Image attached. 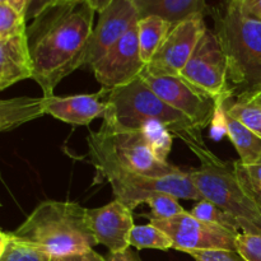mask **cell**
Segmentation results:
<instances>
[{
	"instance_id": "1",
	"label": "cell",
	"mask_w": 261,
	"mask_h": 261,
	"mask_svg": "<svg viewBox=\"0 0 261 261\" xmlns=\"http://www.w3.org/2000/svg\"><path fill=\"white\" fill-rule=\"evenodd\" d=\"M96 10L88 0L46 9L27 27L33 81L43 96H54L58 84L87 65Z\"/></svg>"
},
{
	"instance_id": "2",
	"label": "cell",
	"mask_w": 261,
	"mask_h": 261,
	"mask_svg": "<svg viewBox=\"0 0 261 261\" xmlns=\"http://www.w3.org/2000/svg\"><path fill=\"white\" fill-rule=\"evenodd\" d=\"M214 32L228 65V86L233 98L261 91V23L244 17L233 5L212 8Z\"/></svg>"
},
{
	"instance_id": "3",
	"label": "cell",
	"mask_w": 261,
	"mask_h": 261,
	"mask_svg": "<svg viewBox=\"0 0 261 261\" xmlns=\"http://www.w3.org/2000/svg\"><path fill=\"white\" fill-rule=\"evenodd\" d=\"M102 119L106 124L126 129H137L138 124L144 120H158L173 137L182 140L196 157L209 150L200 127L160 98L140 76L127 86L112 89Z\"/></svg>"
},
{
	"instance_id": "4",
	"label": "cell",
	"mask_w": 261,
	"mask_h": 261,
	"mask_svg": "<svg viewBox=\"0 0 261 261\" xmlns=\"http://www.w3.org/2000/svg\"><path fill=\"white\" fill-rule=\"evenodd\" d=\"M14 232L50 256L87 251L98 245L89 227L87 209L74 201H42Z\"/></svg>"
},
{
	"instance_id": "5",
	"label": "cell",
	"mask_w": 261,
	"mask_h": 261,
	"mask_svg": "<svg viewBox=\"0 0 261 261\" xmlns=\"http://www.w3.org/2000/svg\"><path fill=\"white\" fill-rule=\"evenodd\" d=\"M198 158L200 166L188 171L203 199L236 217L242 232L261 234V208L245 190L233 163L224 162L211 149Z\"/></svg>"
},
{
	"instance_id": "6",
	"label": "cell",
	"mask_w": 261,
	"mask_h": 261,
	"mask_svg": "<svg viewBox=\"0 0 261 261\" xmlns=\"http://www.w3.org/2000/svg\"><path fill=\"white\" fill-rule=\"evenodd\" d=\"M88 157L98 175L110 182L115 199L122 201L132 211L140 204H145L154 191L171 194L185 200H203L188 170L162 177L135 175L120 167L103 150L93 144H88Z\"/></svg>"
},
{
	"instance_id": "7",
	"label": "cell",
	"mask_w": 261,
	"mask_h": 261,
	"mask_svg": "<svg viewBox=\"0 0 261 261\" xmlns=\"http://www.w3.org/2000/svg\"><path fill=\"white\" fill-rule=\"evenodd\" d=\"M87 142L103 150L120 167L135 175L162 177L182 170L170 162L158 161L139 129H126L102 122L98 132H89Z\"/></svg>"
},
{
	"instance_id": "8",
	"label": "cell",
	"mask_w": 261,
	"mask_h": 261,
	"mask_svg": "<svg viewBox=\"0 0 261 261\" xmlns=\"http://www.w3.org/2000/svg\"><path fill=\"white\" fill-rule=\"evenodd\" d=\"M140 78L166 103L180 111L201 130L218 116L222 102L181 75L155 76L143 70Z\"/></svg>"
},
{
	"instance_id": "9",
	"label": "cell",
	"mask_w": 261,
	"mask_h": 261,
	"mask_svg": "<svg viewBox=\"0 0 261 261\" xmlns=\"http://www.w3.org/2000/svg\"><path fill=\"white\" fill-rule=\"evenodd\" d=\"M181 76L198 88L212 94L223 103L233 98L228 86V65L216 32L209 28L204 32L181 71Z\"/></svg>"
},
{
	"instance_id": "10",
	"label": "cell",
	"mask_w": 261,
	"mask_h": 261,
	"mask_svg": "<svg viewBox=\"0 0 261 261\" xmlns=\"http://www.w3.org/2000/svg\"><path fill=\"white\" fill-rule=\"evenodd\" d=\"M149 223L168 234L173 242V249L185 254L212 250L236 251V236L239 233L200 221L189 212L168 219L149 218Z\"/></svg>"
},
{
	"instance_id": "11",
	"label": "cell",
	"mask_w": 261,
	"mask_h": 261,
	"mask_svg": "<svg viewBox=\"0 0 261 261\" xmlns=\"http://www.w3.org/2000/svg\"><path fill=\"white\" fill-rule=\"evenodd\" d=\"M204 14H196L172 25L162 46L147 64L144 71L152 75H181L196 45L206 31Z\"/></svg>"
},
{
	"instance_id": "12",
	"label": "cell",
	"mask_w": 261,
	"mask_h": 261,
	"mask_svg": "<svg viewBox=\"0 0 261 261\" xmlns=\"http://www.w3.org/2000/svg\"><path fill=\"white\" fill-rule=\"evenodd\" d=\"M145 63L140 56L138 23L91 66L102 88L116 89L138 79Z\"/></svg>"
},
{
	"instance_id": "13",
	"label": "cell",
	"mask_w": 261,
	"mask_h": 261,
	"mask_svg": "<svg viewBox=\"0 0 261 261\" xmlns=\"http://www.w3.org/2000/svg\"><path fill=\"white\" fill-rule=\"evenodd\" d=\"M139 19L140 15L133 0H112L99 13L98 22L93 28L87 65L91 68L98 61Z\"/></svg>"
},
{
	"instance_id": "14",
	"label": "cell",
	"mask_w": 261,
	"mask_h": 261,
	"mask_svg": "<svg viewBox=\"0 0 261 261\" xmlns=\"http://www.w3.org/2000/svg\"><path fill=\"white\" fill-rule=\"evenodd\" d=\"M87 218L98 245L110 252L130 249V233L135 227L133 211L122 201L114 199L101 208L87 209Z\"/></svg>"
},
{
	"instance_id": "15",
	"label": "cell",
	"mask_w": 261,
	"mask_h": 261,
	"mask_svg": "<svg viewBox=\"0 0 261 261\" xmlns=\"http://www.w3.org/2000/svg\"><path fill=\"white\" fill-rule=\"evenodd\" d=\"M111 89L101 88L97 93L74 96L47 97L46 111L55 119L70 125H89L93 120L103 117Z\"/></svg>"
},
{
	"instance_id": "16",
	"label": "cell",
	"mask_w": 261,
	"mask_h": 261,
	"mask_svg": "<svg viewBox=\"0 0 261 261\" xmlns=\"http://www.w3.org/2000/svg\"><path fill=\"white\" fill-rule=\"evenodd\" d=\"M30 78L33 79V64L27 33L0 41V89Z\"/></svg>"
},
{
	"instance_id": "17",
	"label": "cell",
	"mask_w": 261,
	"mask_h": 261,
	"mask_svg": "<svg viewBox=\"0 0 261 261\" xmlns=\"http://www.w3.org/2000/svg\"><path fill=\"white\" fill-rule=\"evenodd\" d=\"M140 18L157 15L172 24L196 14H211L206 0H133Z\"/></svg>"
},
{
	"instance_id": "18",
	"label": "cell",
	"mask_w": 261,
	"mask_h": 261,
	"mask_svg": "<svg viewBox=\"0 0 261 261\" xmlns=\"http://www.w3.org/2000/svg\"><path fill=\"white\" fill-rule=\"evenodd\" d=\"M47 97H15L0 102V130L12 132L15 127L47 115Z\"/></svg>"
},
{
	"instance_id": "19",
	"label": "cell",
	"mask_w": 261,
	"mask_h": 261,
	"mask_svg": "<svg viewBox=\"0 0 261 261\" xmlns=\"http://www.w3.org/2000/svg\"><path fill=\"white\" fill-rule=\"evenodd\" d=\"M218 116L223 122L229 140L239 153L240 161L245 165L261 161V138L259 135L232 117L223 106L219 109Z\"/></svg>"
},
{
	"instance_id": "20",
	"label": "cell",
	"mask_w": 261,
	"mask_h": 261,
	"mask_svg": "<svg viewBox=\"0 0 261 261\" xmlns=\"http://www.w3.org/2000/svg\"><path fill=\"white\" fill-rule=\"evenodd\" d=\"M172 25V23L157 15L140 18L138 22V36H139L140 56L145 65L152 61L153 56L160 50Z\"/></svg>"
},
{
	"instance_id": "21",
	"label": "cell",
	"mask_w": 261,
	"mask_h": 261,
	"mask_svg": "<svg viewBox=\"0 0 261 261\" xmlns=\"http://www.w3.org/2000/svg\"><path fill=\"white\" fill-rule=\"evenodd\" d=\"M41 247L18 236L15 232L0 233V261H50Z\"/></svg>"
},
{
	"instance_id": "22",
	"label": "cell",
	"mask_w": 261,
	"mask_h": 261,
	"mask_svg": "<svg viewBox=\"0 0 261 261\" xmlns=\"http://www.w3.org/2000/svg\"><path fill=\"white\" fill-rule=\"evenodd\" d=\"M137 129L142 130L154 157L163 163L168 162L167 157L173 143V135L168 127L158 120L149 119L139 122Z\"/></svg>"
},
{
	"instance_id": "23",
	"label": "cell",
	"mask_w": 261,
	"mask_h": 261,
	"mask_svg": "<svg viewBox=\"0 0 261 261\" xmlns=\"http://www.w3.org/2000/svg\"><path fill=\"white\" fill-rule=\"evenodd\" d=\"M130 246L138 250L154 249L167 251L173 249L172 240L162 229L149 223L145 226H135L130 233Z\"/></svg>"
},
{
	"instance_id": "24",
	"label": "cell",
	"mask_w": 261,
	"mask_h": 261,
	"mask_svg": "<svg viewBox=\"0 0 261 261\" xmlns=\"http://www.w3.org/2000/svg\"><path fill=\"white\" fill-rule=\"evenodd\" d=\"M191 214L198 219H200V221L216 224V226L222 227V228L233 232V233L242 232L241 224H240V221L236 217L221 209L219 206L214 205L213 203L205 200V199L199 200L196 203V205L191 211Z\"/></svg>"
},
{
	"instance_id": "25",
	"label": "cell",
	"mask_w": 261,
	"mask_h": 261,
	"mask_svg": "<svg viewBox=\"0 0 261 261\" xmlns=\"http://www.w3.org/2000/svg\"><path fill=\"white\" fill-rule=\"evenodd\" d=\"M232 117L261 138V105L242 99L228 98L222 103Z\"/></svg>"
},
{
	"instance_id": "26",
	"label": "cell",
	"mask_w": 261,
	"mask_h": 261,
	"mask_svg": "<svg viewBox=\"0 0 261 261\" xmlns=\"http://www.w3.org/2000/svg\"><path fill=\"white\" fill-rule=\"evenodd\" d=\"M145 204H148L152 209V216L149 218L168 219L186 212L180 205L177 198H175L171 194L162 193V191H154L147 199Z\"/></svg>"
},
{
	"instance_id": "27",
	"label": "cell",
	"mask_w": 261,
	"mask_h": 261,
	"mask_svg": "<svg viewBox=\"0 0 261 261\" xmlns=\"http://www.w3.org/2000/svg\"><path fill=\"white\" fill-rule=\"evenodd\" d=\"M25 17L8 4H0V41L27 33Z\"/></svg>"
},
{
	"instance_id": "28",
	"label": "cell",
	"mask_w": 261,
	"mask_h": 261,
	"mask_svg": "<svg viewBox=\"0 0 261 261\" xmlns=\"http://www.w3.org/2000/svg\"><path fill=\"white\" fill-rule=\"evenodd\" d=\"M236 251L246 261H261V234L240 232L236 236Z\"/></svg>"
},
{
	"instance_id": "29",
	"label": "cell",
	"mask_w": 261,
	"mask_h": 261,
	"mask_svg": "<svg viewBox=\"0 0 261 261\" xmlns=\"http://www.w3.org/2000/svg\"><path fill=\"white\" fill-rule=\"evenodd\" d=\"M195 261H246L237 251L227 250H212V251H189Z\"/></svg>"
},
{
	"instance_id": "30",
	"label": "cell",
	"mask_w": 261,
	"mask_h": 261,
	"mask_svg": "<svg viewBox=\"0 0 261 261\" xmlns=\"http://www.w3.org/2000/svg\"><path fill=\"white\" fill-rule=\"evenodd\" d=\"M223 3L233 5L244 17L261 23V0H229Z\"/></svg>"
},
{
	"instance_id": "31",
	"label": "cell",
	"mask_w": 261,
	"mask_h": 261,
	"mask_svg": "<svg viewBox=\"0 0 261 261\" xmlns=\"http://www.w3.org/2000/svg\"><path fill=\"white\" fill-rule=\"evenodd\" d=\"M79 2V0H28L27 4V12H25V19L32 22L37 15L45 12L46 9L51 7H56V5L66 4V3H74Z\"/></svg>"
},
{
	"instance_id": "32",
	"label": "cell",
	"mask_w": 261,
	"mask_h": 261,
	"mask_svg": "<svg viewBox=\"0 0 261 261\" xmlns=\"http://www.w3.org/2000/svg\"><path fill=\"white\" fill-rule=\"evenodd\" d=\"M234 165L244 173L245 177L247 178V181L254 188L261 190V161H257L255 163H249V165H245L241 161H236Z\"/></svg>"
},
{
	"instance_id": "33",
	"label": "cell",
	"mask_w": 261,
	"mask_h": 261,
	"mask_svg": "<svg viewBox=\"0 0 261 261\" xmlns=\"http://www.w3.org/2000/svg\"><path fill=\"white\" fill-rule=\"evenodd\" d=\"M50 261H106V257H103L92 249L87 250V251L63 255V256H51Z\"/></svg>"
},
{
	"instance_id": "34",
	"label": "cell",
	"mask_w": 261,
	"mask_h": 261,
	"mask_svg": "<svg viewBox=\"0 0 261 261\" xmlns=\"http://www.w3.org/2000/svg\"><path fill=\"white\" fill-rule=\"evenodd\" d=\"M233 165H234V162H233ZM234 170H236L237 176H239L240 181H241V184H242V185H244L245 190H246L247 193H249L250 195H251L252 198L255 199V201H256V203L259 204L260 208H261V190H259V189H256V188H254V186H252L251 184H250L249 181H247V178L245 177L244 173H242L241 171H240L239 168H237L236 165H234Z\"/></svg>"
},
{
	"instance_id": "35",
	"label": "cell",
	"mask_w": 261,
	"mask_h": 261,
	"mask_svg": "<svg viewBox=\"0 0 261 261\" xmlns=\"http://www.w3.org/2000/svg\"><path fill=\"white\" fill-rule=\"evenodd\" d=\"M106 261H142L133 250L127 249L121 252H110L109 256L106 257Z\"/></svg>"
},
{
	"instance_id": "36",
	"label": "cell",
	"mask_w": 261,
	"mask_h": 261,
	"mask_svg": "<svg viewBox=\"0 0 261 261\" xmlns=\"http://www.w3.org/2000/svg\"><path fill=\"white\" fill-rule=\"evenodd\" d=\"M0 4H8L13 9L17 10L18 13H20V14H23L25 17L28 0H0Z\"/></svg>"
},
{
	"instance_id": "37",
	"label": "cell",
	"mask_w": 261,
	"mask_h": 261,
	"mask_svg": "<svg viewBox=\"0 0 261 261\" xmlns=\"http://www.w3.org/2000/svg\"><path fill=\"white\" fill-rule=\"evenodd\" d=\"M88 2L96 12L101 13L102 10H105L110 4H111L112 0H88Z\"/></svg>"
},
{
	"instance_id": "38",
	"label": "cell",
	"mask_w": 261,
	"mask_h": 261,
	"mask_svg": "<svg viewBox=\"0 0 261 261\" xmlns=\"http://www.w3.org/2000/svg\"><path fill=\"white\" fill-rule=\"evenodd\" d=\"M236 99H242V101L255 102V103H259V105H261V91L257 92V93L252 94V96L245 97V98H236Z\"/></svg>"
},
{
	"instance_id": "39",
	"label": "cell",
	"mask_w": 261,
	"mask_h": 261,
	"mask_svg": "<svg viewBox=\"0 0 261 261\" xmlns=\"http://www.w3.org/2000/svg\"><path fill=\"white\" fill-rule=\"evenodd\" d=\"M224 2H229V0H224Z\"/></svg>"
}]
</instances>
